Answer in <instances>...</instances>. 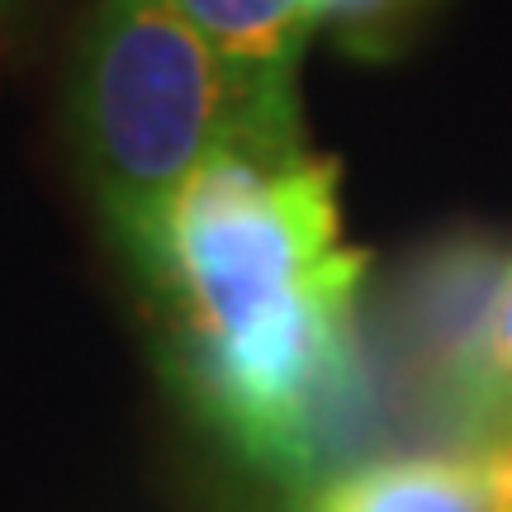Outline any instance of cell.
Masks as SVG:
<instances>
[{
	"label": "cell",
	"instance_id": "cell-1",
	"mask_svg": "<svg viewBox=\"0 0 512 512\" xmlns=\"http://www.w3.org/2000/svg\"><path fill=\"white\" fill-rule=\"evenodd\" d=\"M67 124L128 266L219 147H309L299 110L256 100L171 0H100L76 43Z\"/></svg>",
	"mask_w": 512,
	"mask_h": 512
},
{
	"label": "cell",
	"instance_id": "cell-2",
	"mask_svg": "<svg viewBox=\"0 0 512 512\" xmlns=\"http://www.w3.org/2000/svg\"><path fill=\"white\" fill-rule=\"evenodd\" d=\"M133 271L162 309L171 356H190L366 275V252L342 247L337 162L228 143L190 176Z\"/></svg>",
	"mask_w": 512,
	"mask_h": 512
},
{
	"label": "cell",
	"instance_id": "cell-3",
	"mask_svg": "<svg viewBox=\"0 0 512 512\" xmlns=\"http://www.w3.org/2000/svg\"><path fill=\"white\" fill-rule=\"evenodd\" d=\"M304 512H512V451L370 460L313 484Z\"/></svg>",
	"mask_w": 512,
	"mask_h": 512
},
{
	"label": "cell",
	"instance_id": "cell-4",
	"mask_svg": "<svg viewBox=\"0 0 512 512\" xmlns=\"http://www.w3.org/2000/svg\"><path fill=\"white\" fill-rule=\"evenodd\" d=\"M432 375L437 408L465 451H512V256Z\"/></svg>",
	"mask_w": 512,
	"mask_h": 512
},
{
	"label": "cell",
	"instance_id": "cell-5",
	"mask_svg": "<svg viewBox=\"0 0 512 512\" xmlns=\"http://www.w3.org/2000/svg\"><path fill=\"white\" fill-rule=\"evenodd\" d=\"M242 86L280 110H299V57L313 38L304 0H171Z\"/></svg>",
	"mask_w": 512,
	"mask_h": 512
},
{
	"label": "cell",
	"instance_id": "cell-6",
	"mask_svg": "<svg viewBox=\"0 0 512 512\" xmlns=\"http://www.w3.org/2000/svg\"><path fill=\"white\" fill-rule=\"evenodd\" d=\"M313 24L337 29L342 43L351 48H375L380 38H399V29L413 15H422L432 0H304Z\"/></svg>",
	"mask_w": 512,
	"mask_h": 512
},
{
	"label": "cell",
	"instance_id": "cell-7",
	"mask_svg": "<svg viewBox=\"0 0 512 512\" xmlns=\"http://www.w3.org/2000/svg\"><path fill=\"white\" fill-rule=\"evenodd\" d=\"M5 10H15V0H0V15H5Z\"/></svg>",
	"mask_w": 512,
	"mask_h": 512
}]
</instances>
